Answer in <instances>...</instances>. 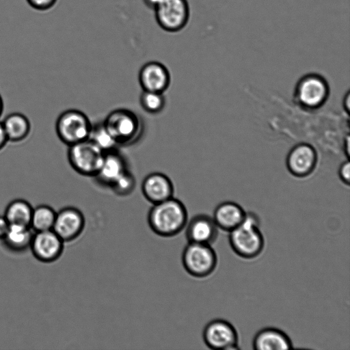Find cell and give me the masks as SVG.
Returning a JSON list of instances; mask_svg holds the SVG:
<instances>
[{"instance_id":"6da1fadb","label":"cell","mask_w":350,"mask_h":350,"mask_svg":"<svg viewBox=\"0 0 350 350\" xmlns=\"http://www.w3.org/2000/svg\"><path fill=\"white\" fill-rule=\"evenodd\" d=\"M148 222L157 234L172 237L187 225V211L181 201L172 197L153 204L148 212Z\"/></svg>"},{"instance_id":"7a4b0ae2","label":"cell","mask_w":350,"mask_h":350,"mask_svg":"<svg viewBox=\"0 0 350 350\" xmlns=\"http://www.w3.org/2000/svg\"><path fill=\"white\" fill-rule=\"evenodd\" d=\"M260 219L253 212H246L242 223L229 232V243L233 252L244 259L258 256L265 247V238L260 229Z\"/></svg>"},{"instance_id":"3957f363","label":"cell","mask_w":350,"mask_h":350,"mask_svg":"<svg viewBox=\"0 0 350 350\" xmlns=\"http://www.w3.org/2000/svg\"><path fill=\"white\" fill-rule=\"evenodd\" d=\"M330 87L327 79L320 74L310 72L297 81L293 94L294 103L306 111H316L322 108L329 97Z\"/></svg>"},{"instance_id":"277c9868","label":"cell","mask_w":350,"mask_h":350,"mask_svg":"<svg viewBox=\"0 0 350 350\" xmlns=\"http://www.w3.org/2000/svg\"><path fill=\"white\" fill-rule=\"evenodd\" d=\"M103 122L120 146L137 142L144 132V124L140 117L127 109L113 110Z\"/></svg>"},{"instance_id":"5b68a950","label":"cell","mask_w":350,"mask_h":350,"mask_svg":"<svg viewBox=\"0 0 350 350\" xmlns=\"http://www.w3.org/2000/svg\"><path fill=\"white\" fill-rule=\"evenodd\" d=\"M103 152L89 139L68 146V160L78 174L94 177L98 173L104 157Z\"/></svg>"},{"instance_id":"8992f818","label":"cell","mask_w":350,"mask_h":350,"mask_svg":"<svg viewBox=\"0 0 350 350\" xmlns=\"http://www.w3.org/2000/svg\"><path fill=\"white\" fill-rule=\"evenodd\" d=\"M92 124L88 117L77 109H68L62 112L55 123L59 139L68 146L88 139Z\"/></svg>"},{"instance_id":"52a82bcc","label":"cell","mask_w":350,"mask_h":350,"mask_svg":"<svg viewBox=\"0 0 350 350\" xmlns=\"http://www.w3.org/2000/svg\"><path fill=\"white\" fill-rule=\"evenodd\" d=\"M182 262L191 275L205 278L215 271L217 256L211 245L189 243L183 252Z\"/></svg>"},{"instance_id":"ba28073f","label":"cell","mask_w":350,"mask_h":350,"mask_svg":"<svg viewBox=\"0 0 350 350\" xmlns=\"http://www.w3.org/2000/svg\"><path fill=\"white\" fill-rule=\"evenodd\" d=\"M153 10L157 24L167 32L180 31L189 19L190 10L187 0H157Z\"/></svg>"},{"instance_id":"9c48e42d","label":"cell","mask_w":350,"mask_h":350,"mask_svg":"<svg viewBox=\"0 0 350 350\" xmlns=\"http://www.w3.org/2000/svg\"><path fill=\"white\" fill-rule=\"evenodd\" d=\"M202 337L206 345L214 350L239 349V335L236 328L226 320L216 319L204 328Z\"/></svg>"},{"instance_id":"30bf717a","label":"cell","mask_w":350,"mask_h":350,"mask_svg":"<svg viewBox=\"0 0 350 350\" xmlns=\"http://www.w3.org/2000/svg\"><path fill=\"white\" fill-rule=\"evenodd\" d=\"M319 161L316 148L307 142L294 145L286 157V166L289 173L298 178H304L315 170Z\"/></svg>"},{"instance_id":"8fae6325","label":"cell","mask_w":350,"mask_h":350,"mask_svg":"<svg viewBox=\"0 0 350 350\" xmlns=\"http://www.w3.org/2000/svg\"><path fill=\"white\" fill-rule=\"evenodd\" d=\"M85 226V218L80 210L68 206L56 213L52 230L64 242L77 238Z\"/></svg>"},{"instance_id":"7c38bea8","label":"cell","mask_w":350,"mask_h":350,"mask_svg":"<svg viewBox=\"0 0 350 350\" xmlns=\"http://www.w3.org/2000/svg\"><path fill=\"white\" fill-rule=\"evenodd\" d=\"M30 247L37 259L50 262L62 254L64 241L53 230L38 231L33 234Z\"/></svg>"},{"instance_id":"4fadbf2b","label":"cell","mask_w":350,"mask_h":350,"mask_svg":"<svg viewBox=\"0 0 350 350\" xmlns=\"http://www.w3.org/2000/svg\"><path fill=\"white\" fill-rule=\"evenodd\" d=\"M138 79L143 90L164 93L170 85L171 76L164 64L151 61L142 66Z\"/></svg>"},{"instance_id":"5bb4252c","label":"cell","mask_w":350,"mask_h":350,"mask_svg":"<svg viewBox=\"0 0 350 350\" xmlns=\"http://www.w3.org/2000/svg\"><path fill=\"white\" fill-rule=\"evenodd\" d=\"M141 188L145 198L152 204L172 198L174 191L170 178L161 172L148 174L144 178Z\"/></svg>"},{"instance_id":"9a60e30c","label":"cell","mask_w":350,"mask_h":350,"mask_svg":"<svg viewBox=\"0 0 350 350\" xmlns=\"http://www.w3.org/2000/svg\"><path fill=\"white\" fill-rule=\"evenodd\" d=\"M218 230L212 217L200 214L192 217L187 224L186 237L189 243L211 245L218 237Z\"/></svg>"},{"instance_id":"2e32d148","label":"cell","mask_w":350,"mask_h":350,"mask_svg":"<svg viewBox=\"0 0 350 350\" xmlns=\"http://www.w3.org/2000/svg\"><path fill=\"white\" fill-rule=\"evenodd\" d=\"M245 215L241 205L225 201L215 207L212 217L219 229L230 232L242 223Z\"/></svg>"},{"instance_id":"e0dca14e","label":"cell","mask_w":350,"mask_h":350,"mask_svg":"<svg viewBox=\"0 0 350 350\" xmlns=\"http://www.w3.org/2000/svg\"><path fill=\"white\" fill-rule=\"evenodd\" d=\"M126 170L124 157L116 150L105 152L101 166L94 178L100 185L109 187Z\"/></svg>"},{"instance_id":"ac0fdd59","label":"cell","mask_w":350,"mask_h":350,"mask_svg":"<svg viewBox=\"0 0 350 350\" xmlns=\"http://www.w3.org/2000/svg\"><path fill=\"white\" fill-rule=\"evenodd\" d=\"M255 350H284L293 347L290 337L282 330L265 327L259 330L252 341Z\"/></svg>"},{"instance_id":"d6986e66","label":"cell","mask_w":350,"mask_h":350,"mask_svg":"<svg viewBox=\"0 0 350 350\" xmlns=\"http://www.w3.org/2000/svg\"><path fill=\"white\" fill-rule=\"evenodd\" d=\"M8 141L18 142L25 139L31 129L28 118L20 113L8 115L1 122Z\"/></svg>"},{"instance_id":"ffe728a7","label":"cell","mask_w":350,"mask_h":350,"mask_svg":"<svg viewBox=\"0 0 350 350\" xmlns=\"http://www.w3.org/2000/svg\"><path fill=\"white\" fill-rule=\"evenodd\" d=\"M32 237L33 234L30 226L10 224L2 240L10 250L22 252L30 246Z\"/></svg>"},{"instance_id":"44dd1931","label":"cell","mask_w":350,"mask_h":350,"mask_svg":"<svg viewBox=\"0 0 350 350\" xmlns=\"http://www.w3.org/2000/svg\"><path fill=\"white\" fill-rule=\"evenodd\" d=\"M32 211L33 208L28 202L17 199L8 205L4 217L10 224L30 226Z\"/></svg>"},{"instance_id":"7402d4cb","label":"cell","mask_w":350,"mask_h":350,"mask_svg":"<svg viewBox=\"0 0 350 350\" xmlns=\"http://www.w3.org/2000/svg\"><path fill=\"white\" fill-rule=\"evenodd\" d=\"M88 139L104 152L118 150L120 147L103 121L92 124Z\"/></svg>"},{"instance_id":"603a6c76","label":"cell","mask_w":350,"mask_h":350,"mask_svg":"<svg viewBox=\"0 0 350 350\" xmlns=\"http://www.w3.org/2000/svg\"><path fill=\"white\" fill-rule=\"evenodd\" d=\"M56 212L48 205H40L33 208L30 227L36 232L52 230Z\"/></svg>"},{"instance_id":"cb8c5ba5","label":"cell","mask_w":350,"mask_h":350,"mask_svg":"<svg viewBox=\"0 0 350 350\" xmlns=\"http://www.w3.org/2000/svg\"><path fill=\"white\" fill-rule=\"evenodd\" d=\"M139 103L146 112L156 114L164 109L165 98L163 93L143 90L139 96Z\"/></svg>"},{"instance_id":"d4e9b609","label":"cell","mask_w":350,"mask_h":350,"mask_svg":"<svg viewBox=\"0 0 350 350\" xmlns=\"http://www.w3.org/2000/svg\"><path fill=\"white\" fill-rule=\"evenodd\" d=\"M136 180L134 175L126 170L111 185L110 188L118 196H125L135 189Z\"/></svg>"},{"instance_id":"484cf974","label":"cell","mask_w":350,"mask_h":350,"mask_svg":"<svg viewBox=\"0 0 350 350\" xmlns=\"http://www.w3.org/2000/svg\"><path fill=\"white\" fill-rule=\"evenodd\" d=\"M338 176L341 183L349 187L350 184V163L349 159L342 161L338 169Z\"/></svg>"},{"instance_id":"4316f807","label":"cell","mask_w":350,"mask_h":350,"mask_svg":"<svg viewBox=\"0 0 350 350\" xmlns=\"http://www.w3.org/2000/svg\"><path fill=\"white\" fill-rule=\"evenodd\" d=\"M27 3L34 10L46 11L52 8L57 0H26Z\"/></svg>"},{"instance_id":"83f0119b","label":"cell","mask_w":350,"mask_h":350,"mask_svg":"<svg viewBox=\"0 0 350 350\" xmlns=\"http://www.w3.org/2000/svg\"><path fill=\"white\" fill-rule=\"evenodd\" d=\"M342 148L346 159H349L350 154V135L349 132L344 137Z\"/></svg>"},{"instance_id":"f1b7e54d","label":"cell","mask_w":350,"mask_h":350,"mask_svg":"<svg viewBox=\"0 0 350 350\" xmlns=\"http://www.w3.org/2000/svg\"><path fill=\"white\" fill-rule=\"evenodd\" d=\"M342 106L345 113L349 116L350 111V92L348 90L344 95Z\"/></svg>"},{"instance_id":"f546056e","label":"cell","mask_w":350,"mask_h":350,"mask_svg":"<svg viewBox=\"0 0 350 350\" xmlns=\"http://www.w3.org/2000/svg\"><path fill=\"white\" fill-rule=\"evenodd\" d=\"M10 224L4 216H0V239H3L6 234Z\"/></svg>"},{"instance_id":"4dcf8cb0","label":"cell","mask_w":350,"mask_h":350,"mask_svg":"<svg viewBox=\"0 0 350 350\" xmlns=\"http://www.w3.org/2000/svg\"><path fill=\"white\" fill-rule=\"evenodd\" d=\"M8 142V138L5 133L1 122H0V150L5 146Z\"/></svg>"},{"instance_id":"1f68e13d","label":"cell","mask_w":350,"mask_h":350,"mask_svg":"<svg viewBox=\"0 0 350 350\" xmlns=\"http://www.w3.org/2000/svg\"><path fill=\"white\" fill-rule=\"evenodd\" d=\"M3 100H2V98L0 95V116L2 113V111H3Z\"/></svg>"}]
</instances>
